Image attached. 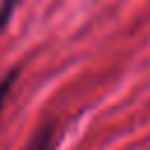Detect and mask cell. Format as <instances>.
Segmentation results:
<instances>
[{"instance_id":"3","label":"cell","mask_w":150,"mask_h":150,"mask_svg":"<svg viewBox=\"0 0 150 150\" xmlns=\"http://www.w3.org/2000/svg\"><path fill=\"white\" fill-rule=\"evenodd\" d=\"M16 2H19V0H2V2H0V30H2L5 23L9 21V16H12L14 7H16Z\"/></svg>"},{"instance_id":"1","label":"cell","mask_w":150,"mask_h":150,"mask_svg":"<svg viewBox=\"0 0 150 150\" xmlns=\"http://www.w3.org/2000/svg\"><path fill=\"white\" fill-rule=\"evenodd\" d=\"M54 136H56V127H54V122H47L40 129H35L26 150H54Z\"/></svg>"},{"instance_id":"2","label":"cell","mask_w":150,"mask_h":150,"mask_svg":"<svg viewBox=\"0 0 150 150\" xmlns=\"http://www.w3.org/2000/svg\"><path fill=\"white\" fill-rule=\"evenodd\" d=\"M14 80H16V70H9V73L5 75V80L0 82V110H2V105H5V101H7V94H9V87L14 84Z\"/></svg>"}]
</instances>
